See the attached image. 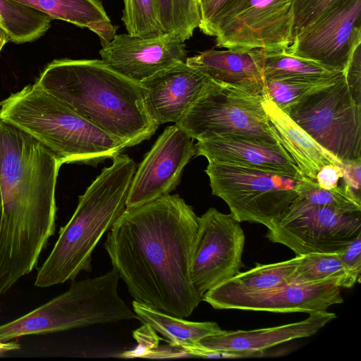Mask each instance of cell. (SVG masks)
<instances>
[{
    "label": "cell",
    "instance_id": "1",
    "mask_svg": "<svg viewBox=\"0 0 361 361\" xmlns=\"http://www.w3.org/2000/svg\"><path fill=\"white\" fill-rule=\"evenodd\" d=\"M198 217L178 195L126 208L104 248L134 300L189 317L202 301L190 274Z\"/></svg>",
    "mask_w": 361,
    "mask_h": 361
},
{
    "label": "cell",
    "instance_id": "2",
    "mask_svg": "<svg viewBox=\"0 0 361 361\" xmlns=\"http://www.w3.org/2000/svg\"><path fill=\"white\" fill-rule=\"evenodd\" d=\"M61 165L37 139L0 118V296L33 270L54 234Z\"/></svg>",
    "mask_w": 361,
    "mask_h": 361
},
{
    "label": "cell",
    "instance_id": "3",
    "mask_svg": "<svg viewBox=\"0 0 361 361\" xmlns=\"http://www.w3.org/2000/svg\"><path fill=\"white\" fill-rule=\"evenodd\" d=\"M35 84L126 147L149 139L159 127L147 111L141 83L102 59H54Z\"/></svg>",
    "mask_w": 361,
    "mask_h": 361
},
{
    "label": "cell",
    "instance_id": "4",
    "mask_svg": "<svg viewBox=\"0 0 361 361\" xmlns=\"http://www.w3.org/2000/svg\"><path fill=\"white\" fill-rule=\"evenodd\" d=\"M79 196L78 206L47 259L38 269L35 286L47 288L74 280L92 269V255L103 235L126 208L135 162L122 153Z\"/></svg>",
    "mask_w": 361,
    "mask_h": 361
},
{
    "label": "cell",
    "instance_id": "5",
    "mask_svg": "<svg viewBox=\"0 0 361 361\" xmlns=\"http://www.w3.org/2000/svg\"><path fill=\"white\" fill-rule=\"evenodd\" d=\"M0 118L34 137L62 164L95 166L126 147L35 83L0 102Z\"/></svg>",
    "mask_w": 361,
    "mask_h": 361
},
{
    "label": "cell",
    "instance_id": "6",
    "mask_svg": "<svg viewBox=\"0 0 361 361\" xmlns=\"http://www.w3.org/2000/svg\"><path fill=\"white\" fill-rule=\"evenodd\" d=\"M120 277L112 269L104 275L73 280L66 292L22 317L0 325V342L94 324L139 319L119 297Z\"/></svg>",
    "mask_w": 361,
    "mask_h": 361
},
{
    "label": "cell",
    "instance_id": "7",
    "mask_svg": "<svg viewBox=\"0 0 361 361\" xmlns=\"http://www.w3.org/2000/svg\"><path fill=\"white\" fill-rule=\"evenodd\" d=\"M205 172L212 195L228 204L237 221L261 224L267 228L298 195L305 177L225 163H209Z\"/></svg>",
    "mask_w": 361,
    "mask_h": 361
},
{
    "label": "cell",
    "instance_id": "8",
    "mask_svg": "<svg viewBox=\"0 0 361 361\" xmlns=\"http://www.w3.org/2000/svg\"><path fill=\"white\" fill-rule=\"evenodd\" d=\"M262 99L214 82L176 125L197 141L241 137L282 145Z\"/></svg>",
    "mask_w": 361,
    "mask_h": 361
},
{
    "label": "cell",
    "instance_id": "9",
    "mask_svg": "<svg viewBox=\"0 0 361 361\" xmlns=\"http://www.w3.org/2000/svg\"><path fill=\"white\" fill-rule=\"evenodd\" d=\"M283 111L341 163L361 160V106L344 75Z\"/></svg>",
    "mask_w": 361,
    "mask_h": 361
},
{
    "label": "cell",
    "instance_id": "10",
    "mask_svg": "<svg viewBox=\"0 0 361 361\" xmlns=\"http://www.w3.org/2000/svg\"><path fill=\"white\" fill-rule=\"evenodd\" d=\"M361 235V212H345L314 204L298 195L266 237L295 256L341 252Z\"/></svg>",
    "mask_w": 361,
    "mask_h": 361
},
{
    "label": "cell",
    "instance_id": "11",
    "mask_svg": "<svg viewBox=\"0 0 361 361\" xmlns=\"http://www.w3.org/2000/svg\"><path fill=\"white\" fill-rule=\"evenodd\" d=\"M294 0H235L214 37L225 49H286L294 37Z\"/></svg>",
    "mask_w": 361,
    "mask_h": 361
},
{
    "label": "cell",
    "instance_id": "12",
    "mask_svg": "<svg viewBox=\"0 0 361 361\" xmlns=\"http://www.w3.org/2000/svg\"><path fill=\"white\" fill-rule=\"evenodd\" d=\"M245 241L240 222L231 213L211 207L198 217L190 274L202 300L205 293L240 272Z\"/></svg>",
    "mask_w": 361,
    "mask_h": 361
},
{
    "label": "cell",
    "instance_id": "13",
    "mask_svg": "<svg viewBox=\"0 0 361 361\" xmlns=\"http://www.w3.org/2000/svg\"><path fill=\"white\" fill-rule=\"evenodd\" d=\"M361 44V0H348L299 30L286 51L343 72Z\"/></svg>",
    "mask_w": 361,
    "mask_h": 361
},
{
    "label": "cell",
    "instance_id": "14",
    "mask_svg": "<svg viewBox=\"0 0 361 361\" xmlns=\"http://www.w3.org/2000/svg\"><path fill=\"white\" fill-rule=\"evenodd\" d=\"M193 141L176 124L166 127L135 170L126 208L140 206L173 191L185 166L196 155Z\"/></svg>",
    "mask_w": 361,
    "mask_h": 361
},
{
    "label": "cell",
    "instance_id": "15",
    "mask_svg": "<svg viewBox=\"0 0 361 361\" xmlns=\"http://www.w3.org/2000/svg\"><path fill=\"white\" fill-rule=\"evenodd\" d=\"M99 54L114 70L138 82L187 58L184 42L169 34L153 38L116 35Z\"/></svg>",
    "mask_w": 361,
    "mask_h": 361
},
{
    "label": "cell",
    "instance_id": "16",
    "mask_svg": "<svg viewBox=\"0 0 361 361\" xmlns=\"http://www.w3.org/2000/svg\"><path fill=\"white\" fill-rule=\"evenodd\" d=\"M214 82L197 68L180 61L140 83L147 111L159 126L176 123Z\"/></svg>",
    "mask_w": 361,
    "mask_h": 361
},
{
    "label": "cell",
    "instance_id": "17",
    "mask_svg": "<svg viewBox=\"0 0 361 361\" xmlns=\"http://www.w3.org/2000/svg\"><path fill=\"white\" fill-rule=\"evenodd\" d=\"M343 302L340 288L334 284L288 282L261 293L225 300L216 309L309 314L326 311Z\"/></svg>",
    "mask_w": 361,
    "mask_h": 361
},
{
    "label": "cell",
    "instance_id": "18",
    "mask_svg": "<svg viewBox=\"0 0 361 361\" xmlns=\"http://www.w3.org/2000/svg\"><path fill=\"white\" fill-rule=\"evenodd\" d=\"M336 317L327 310L311 312L300 322L248 331H225L204 338L199 343L205 353L216 350L238 353L242 357L260 356L264 350L277 345L314 335Z\"/></svg>",
    "mask_w": 361,
    "mask_h": 361
},
{
    "label": "cell",
    "instance_id": "19",
    "mask_svg": "<svg viewBox=\"0 0 361 361\" xmlns=\"http://www.w3.org/2000/svg\"><path fill=\"white\" fill-rule=\"evenodd\" d=\"M196 155L209 163H225L252 167L302 178L296 164L282 145L247 139L225 137L195 145Z\"/></svg>",
    "mask_w": 361,
    "mask_h": 361
},
{
    "label": "cell",
    "instance_id": "20",
    "mask_svg": "<svg viewBox=\"0 0 361 361\" xmlns=\"http://www.w3.org/2000/svg\"><path fill=\"white\" fill-rule=\"evenodd\" d=\"M185 62L215 82L253 95H265L262 49H210L187 57Z\"/></svg>",
    "mask_w": 361,
    "mask_h": 361
},
{
    "label": "cell",
    "instance_id": "21",
    "mask_svg": "<svg viewBox=\"0 0 361 361\" xmlns=\"http://www.w3.org/2000/svg\"><path fill=\"white\" fill-rule=\"evenodd\" d=\"M262 104L282 146L303 176L316 180L317 172L324 165L333 164L339 166L342 164L318 145L269 98L264 97Z\"/></svg>",
    "mask_w": 361,
    "mask_h": 361
},
{
    "label": "cell",
    "instance_id": "22",
    "mask_svg": "<svg viewBox=\"0 0 361 361\" xmlns=\"http://www.w3.org/2000/svg\"><path fill=\"white\" fill-rule=\"evenodd\" d=\"M299 256L283 262L257 264L209 290L202 300L213 308L221 302L236 297L255 294L291 282Z\"/></svg>",
    "mask_w": 361,
    "mask_h": 361
},
{
    "label": "cell",
    "instance_id": "23",
    "mask_svg": "<svg viewBox=\"0 0 361 361\" xmlns=\"http://www.w3.org/2000/svg\"><path fill=\"white\" fill-rule=\"evenodd\" d=\"M132 305L139 320L148 324L166 338L172 346L181 349L188 355L196 356L201 339L225 331L214 322H189L136 300Z\"/></svg>",
    "mask_w": 361,
    "mask_h": 361
},
{
    "label": "cell",
    "instance_id": "24",
    "mask_svg": "<svg viewBox=\"0 0 361 361\" xmlns=\"http://www.w3.org/2000/svg\"><path fill=\"white\" fill-rule=\"evenodd\" d=\"M39 11L49 18L87 27L97 34L102 47L115 37L113 25L99 0H12Z\"/></svg>",
    "mask_w": 361,
    "mask_h": 361
},
{
    "label": "cell",
    "instance_id": "25",
    "mask_svg": "<svg viewBox=\"0 0 361 361\" xmlns=\"http://www.w3.org/2000/svg\"><path fill=\"white\" fill-rule=\"evenodd\" d=\"M360 277L341 262L338 253H311L299 256L291 282L326 283L351 288Z\"/></svg>",
    "mask_w": 361,
    "mask_h": 361
},
{
    "label": "cell",
    "instance_id": "26",
    "mask_svg": "<svg viewBox=\"0 0 361 361\" xmlns=\"http://www.w3.org/2000/svg\"><path fill=\"white\" fill-rule=\"evenodd\" d=\"M46 14L12 0H0V27L10 42L23 44L43 36L51 26Z\"/></svg>",
    "mask_w": 361,
    "mask_h": 361
},
{
    "label": "cell",
    "instance_id": "27",
    "mask_svg": "<svg viewBox=\"0 0 361 361\" xmlns=\"http://www.w3.org/2000/svg\"><path fill=\"white\" fill-rule=\"evenodd\" d=\"M263 72L265 81L320 80L343 73L330 71L315 63L290 55L286 49L263 50Z\"/></svg>",
    "mask_w": 361,
    "mask_h": 361
},
{
    "label": "cell",
    "instance_id": "28",
    "mask_svg": "<svg viewBox=\"0 0 361 361\" xmlns=\"http://www.w3.org/2000/svg\"><path fill=\"white\" fill-rule=\"evenodd\" d=\"M166 34L182 42L189 39L198 27L200 16L197 0H157Z\"/></svg>",
    "mask_w": 361,
    "mask_h": 361
},
{
    "label": "cell",
    "instance_id": "29",
    "mask_svg": "<svg viewBox=\"0 0 361 361\" xmlns=\"http://www.w3.org/2000/svg\"><path fill=\"white\" fill-rule=\"evenodd\" d=\"M122 21L128 34L142 38L165 35L157 0H123Z\"/></svg>",
    "mask_w": 361,
    "mask_h": 361
},
{
    "label": "cell",
    "instance_id": "30",
    "mask_svg": "<svg viewBox=\"0 0 361 361\" xmlns=\"http://www.w3.org/2000/svg\"><path fill=\"white\" fill-rule=\"evenodd\" d=\"M344 75L320 80H269L265 81V95L279 109L285 111L307 95L329 85Z\"/></svg>",
    "mask_w": 361,
    "mask_h": 361
},
{
    "label": "cell",
    "instance_id": "31",
    "mask_svg": "<svg viewBox=\"0 0 361 361\" xmlns=\"http://www.w3.org/2000/svg\"><path fill=\"white\" fill-rule=\"evenodd\" d=\"M298 195L310 202L333 207L345 212H361V200L353 196L342 183L334 189L320 188L316 180L304 177Z\"/></svg>",
    "mask_w": 361,
    "mask_h": 361
},
{
    "label": "cell",
    "instance_id": "32",
    "mask_svg": "<svg viewBox=\"0 0 361 361\" xmlns=\"http://www.w3.org/2000/svg\"><path fill=\"white\" fill-rule=\"evenodd\" d=\"M348 0H294V35L302 28Z\"/></svg>",
    "mask_w": 361,
    "mask_h": 361
},
{
    "label": "cell",
    "instance_id": "33",
    "mask_svg": "<svg viewBox=\"0 0 361 361\" xmlns=\"http://www.w3.org/2000/svg\"><path fill=\"white\" fill-rule=\"evenodd\" d=\"M235 0H198L200 22L198 28L205 35H215L217 26Z\"/></svg>",
    "mask_w": 361,
    "mask_h": 361
},
{
    "label": "cell",
    "instance_id": "34",
    "mask_svg": "<svg viewBox=\"0 0 361 361\" xmlns=\"http://www.w3.org/2000/svg\"><path fill=\"white\" fill-rule=\"evenodd\" d=\"M137 343V347L133 350L125 351L120 355L121 357H147L149 354L159 347L160 338L155 330L147 323L133 333Z\"/></svg>",
    "mask_w": 361,
    "mask_h": 361
},
{
    "label": "cell",
    "instance_id": "35",
    "mask_svg": "<svg viewBox=\"0 0 361 361\" xmlns=\"http://www.w3.org/2000/svg\"><path fill=\"white\" fill-rule=\"evenodd\" d=\"M343 74L353 100L361 106V44L355 47Z\"/></svg>",
    "mask_w": 361,
    "mask_h": 361
},
{
    "label": "cell",
    "instance_id": "36",
    "mask_svg": "<svg viewBox=\"0 0 361 361\" xmlns=\"http://www.w3.org/2000/svg\"><path fill=\"white\" fill-rule=\"evenodd\" d=\"M342 170L343 177L342 183L346 187L348 190L356 198L361 200L360 198V173H361V160L341 164L339 165Z\"/></svg>",
    "mask_w": 361,
    "mask_h": 361
},
{
    "label": "cell",
    "instance_id": "37",
    "mask_svg": "<svg viewBox=\"0 0 361 361\" xmlns=\"http://www.w3.org/2000/svg\"><path fill=\"white\" fill-rule=\"evenodd\" d=\"M343 264L353 273L360 276L361 235L353 240L344 250L338 253Z\"/></svg>",
    "mask_w": 361,
    "mask_h": 361
},
{
    "label": "cell",
    "instance_id": "38",
    "mask_svg": "<svg viewBox=\"0 0 361 361\" xmlns=\"http://www.w3.org/2000/svg\"><path fill=\"white\" fill-rule=\"evenodd\" d=\"M342 177L343 173L339 166L328 164L322 166L317 172L316 182L320 188L331 190L339 185L338 182Z\"/></svg>",
    "mask_w": 361,
    "mask_h": 361
},
{
    "label": "cell",
    "instance_id": "39",
    "mask_svg": "<svg viewBox=\"0 0 361 361\" xmlns=\"http://www.w3.org/2000/svg\"><path fill=\"white\" fill-rule=\"evenodd\" d=\"M20 348L17 341L0 342V356L13 350H18Z\"/></svg>",
    "mask_w": 361,
    "mask_h": 361
},
{
    "label": "cell",
    "instance_id": "40",
    "mask_svg": "<svg viewBox=\"0 0 361 361\" xmlns=\"http://www.w3.org/2000/svg\"><path fill=\"white\" fill-rule=\"evenodd\" d=\"M10 42V37L7 32L0 27V52L3 47L8 42Z\"/></svg>",
    "mask_w": 361,
    "mask_h": 361
},
{
    "label": "cell",
    "instance_id": "41",
    "mask_svg": "<svg viewBox=\"0 0 361 361\" xmlns=\"http://www.w3.org/2000/svg\"><path fill=\"white\" fill-rule=\"evenodd\" d=\"M2 207V204H1V192H0V209H1Z\"/></svg>",
    "mask_w": 361,
    "mask_h": 361
},
{
    "label": "cell",
    "instance_id": "42",
    "mask_svg": "<svg viewBox=\"0 0 361 361\" xmlns=\"http://www.w3.org/2000/svg\"><path fill=\"white\" fill-rule=\"evenodd\" d=\"M1 209H0V221H1Z\"/></svg>",
    "mask_w": 361,
    "mask_h": 361
},
{
    "label": "cell",
    "instance_id": "43",
    "mask_svg": "<svg viewBox=\"0 0 361 361\" xmlns=\"http://www.w3.org/2000/svg\"><path fill=\"white\" fill-rule=\"evenodd\" d=\"M197 1H198V0H197Z\"/></svg>",
    "mask_w": 361,
    "mask_h": 361
}]
</instances>
